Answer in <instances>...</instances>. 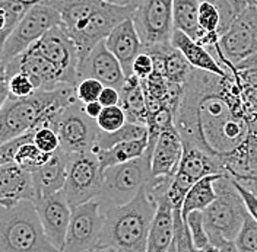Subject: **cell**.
Here are the masks:
<instances>
[{
	"mask_svg": "<svg viewBox=\"0 0 257 252\" xmlns=\"http://www.w3.org/2000/svg\"><path fill=\"white\" fill-rule=\"evenodd\" d=\"M76 99L75 88L69 85H60L54 91H37L28 98L9 96L0 108V144L31 133L35 120L48 107L70 104Z\"/></svg>",
	"mask_w": 257,
	"mask_h": 252,
	"instance_id": "cell-3",
	"label": "cell"
},
{
	"mask_svg": "<svg viewBox=\"0 0 257 252\" xmlns=\"http://www.w3.org/2000/svg\"><path fill=\"white\" fill-rule=\"evenodd\" d=\"M102 172L94 152L69 155L63 192L70 208L99 197Z\"/></svg>",
	"mask_w": 257,
	"mask_h": 252,
	"instance_id": "cell-9",
	"label": "cell"
},
{
	"mask_svg": "<svg viewBox=\"0 0 257 252\" xmlns=\"http://www.w3.org/2000/svg\"><path fill=\"white\" fill-rule=\"evenodd\" d=\"M102 2L110 3V5H115V6H121V8H130V9L136 11L144 0H102Z\"/></svg>",
	"mask_w": 257,
	"mask_h": 252,
	"instance_id": "cell-47",
	"label": "cell"
},
{
	"mask_svg": "<svg viewBox=\"0 0 257 252\" xmlns=\"http://www.w3.org/2000/svg\"><path fill=\"white\" fill-rule=\"evenodd\" d=\"M98 102L105 108V107H114V105H118L120 102V92L114 88H108V86H104V89L101 91L99 98H98Z\"/></svg>",
	"mask_w": 257,
	"mask_h": 252,
	"instance_id": "cell-44",
	"label": "cell"
},
{
	"mask_svg": "<svg viewBox=\"0 0 257 252\" xmlns=\"http://www.w3.org/2000/svg\"><path fill=\"white\" fill-rule=\"evenodd\" d=\"M183 155V142L176 127L164 130L158 136L151 158L152 178H173Z\"/></svg>",
	"mask_w": 257,
	"mask_h": 252,
	"instance_id": "cell-17",
	"label": "cell"
},
{
	"mask_svg": "<svg viewBox=\"0 0 257 252\" xmlns=\"http://www.w3.org/2000/svg\"><path fill=\"white\" fill-rule=\"evenodd\" d=\"M219 176L221 175H210V176H205V178L199 179L197 182H194V185L187 192L183 205H181V219L183 220H186V217L192 211H203L215 201L216 191L213 187V182Z\"/></svg>",
	"mask_w": 257,
	"mask_h": 252,
	"instance_id": "cell-26",
	"label": "cell"
},
{
	"mask_svg": "<svg viewBox=\"0 0 257 252\" xmlns=\"http://www.w3.org/2000/svg\"><path fill=\"white\" fill-rule=\"evenodd\" d=\"M27 142H32V133H27L21 137H16L11 142L3 143L0 144V166L6 165V163H12L15 159L18 149Z\"/></svg>",
	"mask_w": 257,
	"mask_h": 252,
	"instance_id": "cell-41",
	"label": "cell"
},
{
	"mask_svg": "<svg viewBox=\"0 0 257 252\" xmlns=\"http://www.w3.org/2000/svg\"><path fill=\"white\" fill-rule=\"evenodd\" d=\"M242 179H250V181H256L257 182V176H245V178H242ZM242 179H238V181H242Z\"/></svg>",
	"mask_w": 257,
	"mask_h": 252,
	"instance_id": "cell-51",
	"label": "cell"
},
{
	"mask_svg": "<svg viewBox=\"0 0 257 252\" xmlns=\"http://www.w3.org/2000/svg\"><path fill=\"white\" fill-rule=\"evenodd\" d=\"M82 79H95L102 86L120 91L126 82V76L118 60L112 56L111 51L102 41L91 48L86 54L80 56L78 82Z\"/></svg>",
	"mask_w": 257,
	"mask_h": 252,
	"instance_id": "cell-15",
	"label": "cell"
},
{
	"mask_svg": "<svg viewBox=\"0 0 257 252\" xmlns=\"http://www.w3.org/2000/svg\"><path fill=\"white\" fill-rule=\"evenodd\" d=\"M199 0H173V27L199 41L205 32L199 28Z\"/></svg>",
	"mask_w": 257,
	"mask_h": 252,
	"instance_id": "cell-27",
	"label": "cell"
},
{
	"mask_svg": "<svg viewBox=\"0 0 257 252\" xmlns=\"http://www.w3.org/2000/svg\"><path fill=\"white\" fill-rule=\"evenodd\" d=\"M203 252H222L221 249H218L216 246H213V245H209V246H206L205 249H203Z\"/></svg>",
	"mask_w": 257,
	"mask_h": 252,
	"instance_id": "cell-49",
	"label": "cell"
},
{
	"mask_svg": "<svg viewBox=\"0 0 257 252\" xmlns=\"http://www.w3.org/2000/svg\"><path fill=\"white\" fill-rule=\"evenodd\" d=\"M257 51V8L248 5L231 28L219 37L218 47L210 54L219 66L232 75V69Z\"/></svg>",
	"mask_w": 257,
	"mask_h": 252,
	"instance_id": "cell-7",
	"label": "cell"
},
{
	"mask_svg": "<svg viewBox=\"0 0 257 252\" xmlns=\"http://www.w3.org/2000/svg\"><path fill=\"white\" fill-rule=\"evenodd\" d=\"M89 252H117V251L110 249V248H96V249H92V251H89Z\"/></svg>",
	"mask_w": 257,
	"mask_h": 252,
	"instance_id": "cell-50",
	"label": "cell"
},
{
	"mask_svg": "<svg viewBox=\"0 0 257 252\" xmlns=\"http://www.w3.org/2000/svg\"><path fill=\"white\" fill-rule=\"evenodd\" d=\"M104 43L107 48L111 51L112 56L118 60V63L124 72V76L130 78L133 62L144 50L142 41L135 28L133 19L128 18L121 24H118L112 30L111 34L105 38Z\"/></svg>",
	"mask_w": 257,
	"mask_h": 252,
	"instance_id": "cell-18",
	"label": "cell"
},
{
	"mask_svg": "<svg viewBox=\"0 0 257 252\" xmlns=\"http://www.w3.org/2000/svg\"><path fill=\"white\" fill-rule=\"evenodd\" d=\"M60 24L62 21L57 11L41 2L32 5L6 40L0 56V66H5L18 56L24 54L48 30Z\"/></svg>",
	"mask_w": 257,
	"mask_h": 252,
	"instance_id": "cell-8",
	"label": "cell"
},
{
	"mask_svg": "<svg viewBox=\"0 0 257 252\" xmlns=\"http://www.w3.org/2000/svg\"><path fill=\"white\" fill-rule=\"evenodd\" d=\"M146 149H148V137H144L139 140L118 143L110 149H94L92 152L98 158L101 169L105 171L110 166L121 165L133 159L141 158L146 152Z\"/></svg>",
	"mask_w": 257,
	"mask_h": 252,
	"instance_id": "cell-25",
	"label": "cell"
},
{
	"mask_svg": "<svg viewBox=\"0 0 257 252\" xmlns=\"http://www.w3.org/2000/svg\"><path fill=\"white\" fill-rule=\"evenodd\" d=\"M51 155L40 150L32 142H27L18 149L14 162L19 168H22L24 171L31 173L35 169L41 168L43 165H46L51 158Z\"/></svg>",
	"mask_w": 257,
	"mask_h": 252,
	"instance_id": "cell-30",
	"label": "cell"
},
{
	"mask_svg": "<svg viewBox=\"0 0 257 252\" xmlns=\"http://www.w3.org/2000/svg\"><path fill=\"white\" fill-rule=\"evenodd\" d=\"M28 200L35 201L31 173L19 168L15 162L0 166V205L14 207Z\"/></svg>",
	"mask_w": 257,
	"mask_h": 252,
	"instance_id": "cell-19",
	"label": "cell"
},
{
	"mask_svg": "<svg viewBox=\"0 0 257 252\" xmlns=\"http://www.w3.org/2000/svg\"><path fill=\"white\" fill-rule=\"evenodd\" d=\"M254 6H256V8H257V0H256V3H254Z\"/></svg>",
	"mask_w": 257,
	"mask_h": 252,
	"instance_id": "cell-54",
	"label": "cell"
},
{
	"mask_svg": "<svg viewBox=\"0 0 257 252\" xmlns=\"http://www.w3.org/2000/svg\"><path fill=\"white\" fill-rule=\"evenodd\" d=\"M177 171L187 175L193 182H197L199 179L210 175L226 173L222 160L209 155L205 150L193 146L190 143L184 142H183V155Z\"/></svg>",
	"mask_w": 257,
	"mask_h": 252,
	"instance_id": "cell-23",
	"label": "cell"
},
{
	"mask_svg": "<svg viewBox=\"0 0 257 252\" xmlns=\"http://www.w3.org/2000/svg\"><path fill=\"white\" fill-rule=\"evenodd\" d=\"M155 211L157 201L146 187L127 204L102 208L104 223L96 248H110L117 252H146Z\"/></svg>",
	"mask_w": 257,
	"mask_h": 252,
	"instance_id": "cell-2",
	"label": "cell"
},
{
	"mask_svg": "<svg viewBox=\"0 0 257 252\" xmlns=\"http://www.w3.org/2000/svg\"><path fill=\"white\" fill-rule=\"evenodd\" d=\"M95 121L98 128L102 133H114L127 123V118L120 105H114L102 108Z\"/></svg>",
	"mask_w": 257,
	"mask_h": 252,
	"instance_id": "cell-33",
	"label": "cell"
},
{
	"mask_svg": "<svg viewBox=\"0 0 257 252\" xmlns=\"http://www.w3.org/2000/svg\"><path fill=\"white\" fill-rule=\"evenodd\" d=\"M152 152L146 149L141 158L110 166L102 172V187L98 200L101 207L127 204L152 179L151 173Z\"/></svg>",
	"mask_w": 257,
	"mask_h": 252,
	"instance_id": "cell-6",
	"label": "cell"
},
{
	"mask_svg": "<svg viewBox=\"0 0 257 252\" xmlns=\"http://www.w3.org/2000/svg\"><path fill=\"white\" fill-rule=\"evenodd\" d=\"M8 75L5 66H0V108L5 105V102L9 98V88H8Z\"/></svg>",
	"mask_w": 257,
	"mask_h": 252,
	"instance_id": "cell-45",
	"label": "cell"
},
{
	"mask_svg": "<svg viewBox=\"0 0 257 252\" xmlns=\"http://www.w3.org/2000/svg\"><path fill=\"white\" fill-rule=\"evenodd\" d=\"M104 86L95 79H82L78 82L75 91H76V98L82 104H88L92 101H98L101 91Z\"/></svg>",
	"mask_w": 257,
	"mask_h": 252,
	"instance_id": "cell-40",
	"label": "cell"
},
{
	"mask_svg": "<svg viewBox=\"0 0 257 252\" xmlns=\"http://www.w3.org/2000/svg\"><path fill=\"white\" fill-rule=\"evenodd\" d=\"M245 3H248V5H254L256 3V0H244Z\"/></svg>",
	"mask_w": 257,
	"mask_h": 252,
	"instance_id": "cell-53",
	"label": "cell"
},
{
	"mask_svg": "<svg viewBox=\"0 0 257 252\" xmlns=\"http://www.w3.org/2000/svg\"><path fill=\"white\" fill-rule=\"evenodd\" d=\"M167 252H176V245H174V240H173V243H171V246L168 248V251Z\"/></svg>",
	"mask_w": 257,
	"mask_h": 252,
	"instance_id": "cell-52",
	"label": "cell"
},
{
	"mask_svg": "<svg viewBox=\"0 0 257 252\" xmlns=\"http://www.w3.org/2000/svg\"><path fill=\"white\" fill-rule=\"evenodd\" d=\"M193 185H194V182L187 175H184L180 171H177L174 173V176L171 179V184H170L168 191H167V198L170 200L173 208H180L181 210L183 201H184L187 192L190 191Z\"/></svg>",
	"mask_w": 257,
	"mask_h": 252,
	"instance_id": "cell-34",
	"label": "cell"
},
{
	"mask_svg": "<svg viewBox=\"0 0 257 252\" xmlns=\"http://www.w3.org/2000/svg\"><path fill=\"white\" fill-rule=\"evenodd\" d=\"M241 182H242L244 185H247V187L251 189V191H253V192H254V194L257 195V182H256V181H250V179H242Z\"/></svg>",
	"mask_w": 257,
	"mask_h": 252,
	"instance_id": "cell-48",
	"label": "cell"
},
{
	"mask_svg": "<svg viewBox=\"0 0 257 252\" xmlns=\"http://www.w3.org/2000/svg\"><path fill=\"white\" fill-rule=\"evenodd\" d=\"M248 121L234 76L221 78L192 69L174 114V127L181 142L224 160L244 143Z\"/></svg>",
	"mask_w": 257,
	"mask_h": 252,
	"instance_id": "cell-1",
	"label": "cell"
},
{
	"mask_svg": "<svg viewBox=\"0 0 257 252\" xmlns=\"http://www.w3.org/2000/svg\"><path fill=\"white\" fill-rule=\"evenodd\" d=\"M0 252H60L44 235L32 201L0 205Z\"/></svg>",
	"mask_w": 257,
	"mask_h": 252,
	"instance_id": "cell-4",
	"label": "cell"
},
{
	"mask_svg": "<svg viewBox=\"0 0 257 252\" xmlns=\"http://www.w3.org/2000/svg\"><path fill=\"white\" fill-rule=\"evenodd\" d=\"M174 245L176 252H203L194 248L189 227L181 219L180 208H174Z\"/></svg>",
	"mask_w": 257,
	"mask_h": 252,
	"instance_id": "cell-36",
	"label": "cell"
},
{
	"mask_svg": "<svg viewBox=\"0 0 257 252\" xmlns=\"http://www.w3.org/2000/svg\"><path fill=\"white\" fill-rule=\"evenodd\" d=\"M240 147L242 153H244L245 163H247V168H248V175L247 176H257V115L250 118L247 137H245V140Z\"/></svg>",
	"mask_w": 257,
	"mask_h": 252,
	"instance_id": "cell-31",
	"label": "cell"
},
{
	"mask_svg": "<svg viewBox=\"0 0 257 252\" xmlns=\"http://www.w3.org/2000/svg\"><path fill=\"white\" fill-rule=\"evenodd\" d=\"M69 155L63 149H57L46 165L31 172L35 200L62 191L66 182Z\"/></svg>",
	"mask_w": 257,
	"mask_h": 252,
	"instance_id": "cell-20",
	"label": "cell"
},
{
	"mask_svg": "<svg viewBox=\"0 0 257 252\" xmlns=\"http://www.w3.org/2000/svg\"><path fill=\"white\" fill-rule=\"evenodd\" d=\"M174 240V208L167 194L157 200V211L151 223L146 252H167Z\"/></svg>",
	"mask_w": 257,
	"mask_h": 252,
	"instance_id": "cell-21",
	"label": "cell"
},
{
	"mask_svg": "<svg viewBox=\"0 0 257 252\" xmlns=\"http://www.w3.org/2000/svg\"><path fill=\"white\" fill-rule=\"evenodd\" d=\"M199 2H209L215 6L219 14V27L218 35H224L231 28V25L237 21V18L242 14V11L248 6L244 0H199Z\"/></svg>",
	"mask_w": 257,
	"mask_h": 252,
	"instance_id": "cell-29",
	"label": "cell"
},
{
	"mask_svg": "<svg viewBox=\"0 0 257 252\" xmlns=\"http://www.w3.org/2000/svg\"><path fill=\"white\" fill-rule=\"evenodd\" d=\"M8 78H9L8 88H9V96L11 98H28V96H31L37 92L34 83L25 73L16 72Z\"/></svg>",
	"mask_w": 257,
	"mask_h": 252,
	"instance_id": "cell-37",
	"label": "cell"
},
{
	"mask_svg": "<svg viewBox=\"0 0 257 252\" xmlns=\"http://www.w3.org/2000/svg\"><path fill=\"white\" fill-rule=\"evenodd\" d=\"M170 43L173 47L183 54V57L187 60V63L190 64L193 69L213 73L221 78H232L234 76V75H229L228 72H225L219 66V63L210 56V53L206 48L202 44H199L197 41L192 40L190 37H187L184 32L173 30Z\"/></svg>",
	"mask_w": 257,
	"mask_h": 252,
	"instance_id": "cell-22",
	"label": "cell"
},
{
	"mask_svg": "<svg viewBox=\"0 0 257 252\" xmlns=\"http://www.w3.org/2000/svg\"><path fill=\"white\" fill-rule=\"evenodd\" d=\"M148 137V127L144 124H135L126 123L121 128H118L114 133H102L99 131V136L96 139V144L94 149H110L118 143L132 142ZM92 149V150H94Z\"/></svg>",
	"mask_w": 257,
	"mask_h": 252,
	"instance_id": "cell-28",
	"label": "cell"
},
{
	"mask_svg": "<svg viewBox=\"0 0 257 252\" xmlns=\"http://www.w3.org/2000/svg\"><path fill=\"white\" fill-rule=\"evenodd\" d=\"M232 182H234V187L240 192L241 198L244 201V205L247 208V213L257 221V195L247 185H244L241 181H238V179L232 178Z\"/></svg>",
	"mask_w": 257,
	"mask_h": 252,
	"instance_id": "cell-43",
	"label": "cell"
},
{
	"mask_svg": "<svg viewBox=\"0 0 257 252\" xmlns=\"http://www.w3.org/2000/svg\"><path fill=\"white\" fill-rule=\"evenodd\" d=\"M154 59L151 57V54H148L146 51L142 50V53L135 59L133 66H132V75L136 76L139 80L148 79L152 73H154Z\"/></svg>",
	"mask_w": 257,
	"mask_h": 252,
	"instance_id": "cell-42",
	"label": "cell"
},
{
	"mask_svg": "<svg viewBox=\"0 0 257 252\" xmlns=\"http://www.w3.org/2000/svg\"><path fill=\"white\" fill-rule=\"evenodd\" d=\"M135 9L121 8L102 2L101 6L96 9L92 15L86 19V22L80 27L76 32L70 35L79 50L80 56L86 54L91 48H94L98 43L105 41V38L111 34V31L123 21L132 18Z\"/></svg>",
	"mask_w": 257,
	"mask_h": 252,
	"instance_id": "cell-14",
	"label": "cell"
},
{
	"mask_svg": "<svg viewBox=\"0 0 257 252\" xmlns=\"http://www.w3.org/2000/svg\"><path fill=\"white\" fill-rule=\"evenodd\" d=\"M234 243L238 252H257V221L248 213L244 217Z\"/></svg>",
	"mask_w": 257,
	"mask_h": 252,
	"instance_id": "cell-32",
	"label": "cell"
},
{
	"mask_svg": "<svg viewBox=\"0 0 257 252\" xmlns=\"http://www.w3.org/2000/svg\"><path fill=\"white\" fill-rule=\"evenodd\" d=\"M102 223L104 213L98 198L72 208L62 252H89L95 249Z\"/></svg>",
	"mask_w": 257,
	"mask_h": 252,
	"instance_id": "cell-13",
	"label": "cell"
},
{
	"mask_svg": "<svg viewBox=\"0 0 257 252\" xmlns=\"http://www.w3.org/2000/svg\"><path fill=\"white\" fill-rule=\"evenodd\" d=\"M183 221L189 227V232H190V237H192L194 248L203 251L206 246L210 245L208 232H206L205 224H203V214H202V211H192L186 217V220Z\"/></svg>",
	"mask_w": 257,
	"mask_h": 252,
	"instance_id": "cell-35",
	"label": "cell"
},
{
	"mask_svg": "<svg viewBox=\"0 0 257 252\" xmlns=\"http://www.w3.org/2000/svg\"><path fill=\"white\" fill-rule=\"evenodd\" d=\"M30 48L59 69L64 85L76 88L79 50L62 25H56L48 30Z\"/></svg>",
	"mask_w": 257,
	"mask_h": 252,
	"instance_id": "cell-11",
	"label": "cell"
},
{
	"mask_svg": "<svg viewBox=\"0 0 257 252\" xmlns=\"http://www.w3.org/2000/svg\"><path fill=\"white\" fill-rule=\"evenodd\" d=\"M118 92H120L118 105L124 111L127 123L146 126L148 110H146V102H145V95L141 80L132 75L130 78H126L124 85L121 86V89Z\"/></svg>",
	"mask_w": 257,
	"mask_h": 252,
	"instance_id": "cell-24",
	"label": "cell"
},
{
	"mask_svg": "<svg viewBox=\"0 0 257 252\" xmlns=\"http://www.w3.org/2000/svg\"><path fill=\"white\" fill-rule=\"evenodd\" d=\"M199 28L205 32H216L218 34V27H219V14L215 9V6L209 2H199Z\"/></svg>",
	"mask_w": 257,
	"mask_h": 252,
	"instance_id": "cell-38",
	"label": "cell"
},
{
	"mask_svg": "<svg viewBox=\"0 0 257 252\" xmlns=\"http://www.w3.org/2000/svg\"><path fill=\"white\" fill-rule=\"evenodd\" d=\"M144 48L168 44L173 34V0H144L132 16Z\"/></svg>",
	"mask_w": 257,
	"mask_h": 252,
	"instance_id": "cell-12",
	"label": "cell"
},
{
	"mask_svg": "<svg viewBox=\"0 0 257 252\" xmlns=\"http://www.w3.org/2000/svg\"><path fill=\"white\" fill-rule=\"evenodd\" d=\"M213 187L216 191V198L206 210L202 211L205 229L209 239L221 237L234 240L240 232L244 217L247 216V208L240 192L234 187L232 176L228 172L221 175L213 182Z\"/></svg>",
	"mask_w": 257,
	"mask_h": 252,
	"instance_id": "cell-5",
	"label": "cell"
},
{
	"mask_svg": "<svg viewBox=\"0 0 257 252\" xmlns=\"http://www.w3.org/2000/svg\"><path fill=\"white\" fill-rule=\"evenodd\" d=\"M54 131L59 137L60 149L67 155H72L92 152L101 130L96 126L95 120L85 114L83 104L75 101L62 110Z\"/></svg>",
	"mask_w": 257,
	"mask_h": 252,
	"instance_id": "cell-10",
	"label": "cell"
},
{
	"mask_svg": "<svg viewBox=\"0 0 257 252\" xmlns=\"http://www.w3.org/2000/svg\"><path fill=\"white\" fill-rule=\"evenodd\" d=\"M32 143L43 152L46 153H54L59 147V137L56 134L54 130L51 128H38L35 131H32Z\"/></svg>",
	"mask_w": 257,
	"mask_h": 252,
	"instance_id": "cell-39",
	"label": "cell"
},
{
	"mask_svg": "<svg viewBox=\"0 0 257 252\" xmlns=\"http://www.w3.org/2000/svg\"><path fill=\"white\" fill-rule=\"evenodd\" d=\"M34 205L48 242L62 252L72 214V208L64 197L63 189L47 197L37 198Z\"/></svg>",
	"mask_w": 257,
	"mask_h": 252,
	"instance_id": "cell-16",
	"label": "cell"
},
{
	"mask_svg": "<svg viewBox=\"0 0 257 252\" xmlns=\"http://www.w3.org/2000/svg\"><path fill=\"white\" fill-rule=\"evenodd\" d=\"M102 108H104V107H102L98 101H92V102L83 104V111H85V114H86L89 118H92V120H96V118H98V115L101 114Z\"/></svg>",
	"mask_w": 257,
	"mask_h": 252,
	"instance_id": "cell-46",
	"label": "cell"
}]
</instances>
